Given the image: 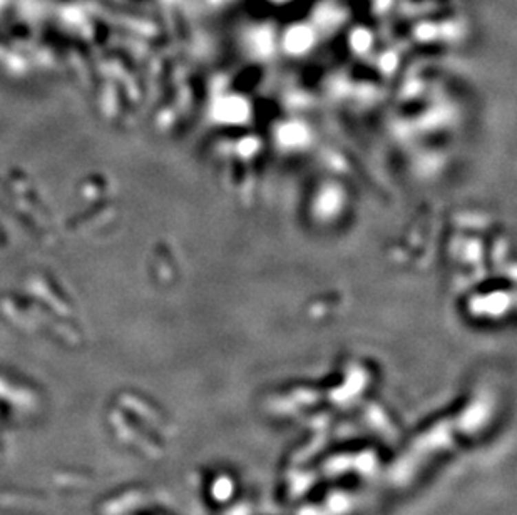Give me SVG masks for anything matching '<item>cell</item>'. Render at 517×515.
Listing matches in <instances>:
<instances>
[{"label": "cell", "instance_id": "obj_1", "mask_svg": "<svg viewBox=\"0 0 517 515\" xmlns=\"http://www.w3.org/2000/svg\"><path fill=\"white\" fill-rule=\"evenodd\" d=\"M216 112L220 116V119L229 120V123H235L236 120L238 123V120L246 116V107H244V104L240 99L228 97V99L221 101L220 105L216 107Z\"/></svg>", "mask_w": 517, "mask_h": 515}, {"label": "cell", "instance_id": "obj_2", "mask_svg": "<svg viewBox=\"0 0 517 515\" xmlns=\"http://www.w3.org/2000/svg\"><path fill=\"white\" fill-rule=\"evenodd\" d=\"M303 136H305V132H303V129L300 126H297V124H290V126H286L282 131L283 140L288 144L298 143V140L303 139Z\"/></svg>", "mask_w": 517, "mask_h": 515}]
</instances>
